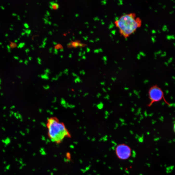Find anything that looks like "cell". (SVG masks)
<instances>
[{
    "mask_svg": "<svg viewBox=\"0 0 175 175\" xmlns=\"http://www.w3.org/2000/svg\"><path fill=\"white\" fill-rule=\"evenodd\" d=\"M114 23L121 36L127 38L141 27L142 21L135 14L131 13L121 16Z\"/></svg>",
    "mask_w": 175,
    "mask_h": 175,
    "instance_id": "6da1fadb",
    "label": "cell"
},
{
    "mask_svg": "<svg viewBox=\"0 0 175 175\" xmlns=\"http://www.w3.org/2000/svg\"><path fill=\"white\" fill-rule=\"evenodd\" d=\"M47 127L49 138L54 142L60 144L66 138L70 137V133L65 124L56 117L47 120Z\"/></svg>",
    "mask_w": 175,
    "mask_h": 175,
    "instance_id": "7a4b0ae2",
    "label": "cell"
},
{
    "mask_svg": "<svg viewBox=\"0 0 175 175\" xmlns=\"http://www.w3.org/2000/svg\"><path fill=\"white\" fill-rule=\"evenodd\" d=\"M148 96L150 100L149 103L147 105L148 107H151L155 102H160L162 100H164L166 103L169 105L165 99L164 92L157 85H154L150 88Z\"/></svg>",
    "mask_w": 175,
    "mask_h": 175,
    "instance_id": "3957f363",
    "label": "cell"
},
{
    "mask_svg": "<svg viewBox=\"0 0 175 175\" xmlns=\"http://www.w3.org/2000/svg\"><path fill=\"white\" fill-rule=\"evenodd\" d=\"M115 153L117 157L121 160H127L131 157L132 150L127 145L121 143L118 145L115 148Z\"/></svg>",
    "mask_w": 175,
    "mask_h": 175,
    "instance_id": "277c9868",
    "label": "cell"
},
{
    "mask_svg": "<svg viewBox=\"0 0 175 175\" xmlns=\"http://www.w3.org/2000/svg\"><path fill=\"white\" fill-rule=\"evenodd\" d=\"M52 9H57V8L59 7V6H58L57 4L54 3L52 4Z\"/></svg>",
    "mask_w": 175,
    "mask_h": 175,
    "instance_id": "5b68a950",
    "label": "cell"
},
{
    "mask_svg": "<svg viewBox=\"0 0 175 175\" xmlns=\"http://www.w3.org/2000/svg\"><path fill=\"white\" fill-rule=\"evenodd\" d=\"M38 62L39 64H41V59L40 58H38Z\"/></svg>",
    "mask_w": 175,
    "mask_h": 175,
    "instance_id": "8992f818",
    "label": "cell"
},
{
    "mask_svg": "<svg viewBox=\"0 0 175 175\" xmlns=\"http://www.w3.org/2000/svg\"><path fill=\"white\" fill-rule=\"evenodd\" d=\"M44 72H47V73L48 72H50V70L48 69H46V70L44 71Z\"/></svg>",
    "mask_w": 175,
    "mask_h": 175,
    "instance_id": "52a82bcc",
    "label": "cell"
},
{
    "mask_svg": "<svg viewBox=\"0 0 175 175\" xmlns=\"http://www.w3.org/2000/svg\"><path fill=\"white\" fill-rule=\"evenodd\" d=\"M54 53L55 54H57L58 53V51L57 50H56V49H55L54 50Z\"/></svg>",
    "mask_w": 175,
    "mask_h": 175,
    "instance_id": "ba28073f",
    "label": "cell"
},
{
    "mask_svg": "<svg viewBox=\"0 0 175 175\" xmlns=\"http://www.w3.org/2000/svg\"><path fill=\"white\" fill-rule=\"evenodd\" d=\"M173 131H174V132L175 133V121L174 122V125H173Z\"/></svg>",
    "mask_w": 175,
    "mask_h": 175,
    "instance_id": "9c48e42d",
    "label": "cell"
},
{
    "mask_svg": "<svg viewBox=\"0 0 175 175\" xmlns=\"http://www.w3.org/2000/svg\"><path fill=\"white\" fill-rule=\"evenodd\" d=\"M82 53L81 52H79V56H82Z\"/></svg>",
    "mask_w": 175,
    "mask_h": 175,
    "instance_id": "30bf717a",
    "label": "cell"
},
{
    "mask_svg": "<svg viewBox=\"0 0 175 175\" xmlns=\"http://www.w3.org/2000/svg\"><path fill=\"white\" fill-rule=\"evenodd\" d=\"M52 48H50L49 49V52H50V51H51V52H52Z\"/></svg>",
    "mask_w": 175,
    "mask_h": 175,
    "instance_id": "8fae6325",
    "label": "cell"
},
{
    "mask_svg": "<svg viewBox=\"0 0 175 175\" xmlns=\"http://www.w3.org/2000/svg\"><path fill=\"white\" fill-rule=\"evenodd\" d=\"M69 57L70 58H72V54H70V55H69Z\"/></svg>",
    "mask_w": 175,
    "mask_h": 175,
    "instance_id": "7c38bea8",
    "label": "cell"
},
{
    "mask_svg": "<svg viewBox=\"0 0 175 175\" xmlns=\"http://www.w3.org/2000/svg\"><path fill=\"white\" fill-rule=\"evenodd\" d=\"M53 44L55 45H56L57 43L55 42H53Z\"/></svg>",
    "mask_w": 175,
    "mask_h": 175,
    "instance_id": "4fadbf2b",
    "label": "cell"
}]
</instances>
